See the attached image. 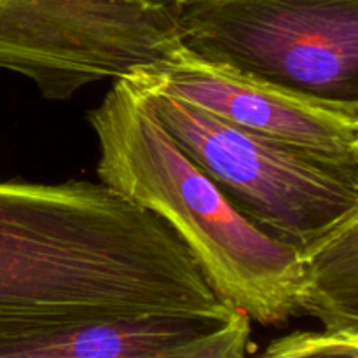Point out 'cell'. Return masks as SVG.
<instances>
[{"label": "cell", "instance_id": "cell-7", "mask_svg": "<svg viewBox=\"0 0 358 358\" xmlns=\"http://www.w3.org/2000/svg\"><path fill=\"white\" fill-rule=\"evenodd\" d=\"M266 357H358L357 336L329 331L294 332L269 345Z\"/></svg>", "mask_w": 358, "mask_h": 358}, {"label": "cell", "instance_id": "cell-3", "mask_svg": "<svg viewBox=\"0 0 358 358\" xmlns=\"http://www.w3.org/2000/svg\"><path fill=\"white\" fill-rule=\"evenodd\" d=\"M177 28L208 62L358 115V0H191Z\"/></svg>", "mask_w": 358, "mask_h": 358}, {"label": "cell", "instance_id": "cell-4", "mask_svg": "<svg viewBox=\"0 0 358 358\" xmlns=\"http://www.w3.org/2000/svg\"><path fill=\"white\" fill-rule=\"evenodd\" d=\"M126 79L143 90L166 91L243 131L318 156L358 161V115L208 62L180 41L163 58L135 69Z\"/></svg>", "mask_w": 358, "mask_h": 358}, {"label": "cell", "instance_id": "cell-5", "mask_svg": "<svg viewBox=\"0 0 358 358\" xmlns=\"http://www.w3.org/2000/svg\"><path fill=\"white\" fill-rule=\"evenodd\" d=\"M299 311L358 338V217L303 255Z\"/></svg>", "mask_w": 358, "mask_h": 358}, {"label": "cell", "instance_id": "cell-2", "mask_svg": "<svg viewBox=\"0 0 358 358\" xmlns=\"http://www.w3.org/2000/svg\"><path fill=\"white\" fill-rule=\"evenodd\" d=\"M136 90L231 205L301 257L358 217V161L243 131L166 91Z\"/></svg>", "mask_w": 358, "mask_h": 358}, {"label": "cell", "instance_id": "cell-1", "mask_svg": "<svg viewBox=\"0 0 358 358\" xmlns=\"http://www.w3.org/2000/svg\"><path fill=\"white\" fill-rule=\"evenodd\" d=\"M90 124L98 177L177 233L213 289L264 325L299 311L303 257L245 219L185 154L126 77L115 79Z\"/></svg>", "mask_w": 358, "mask_h": 358}, {"label": "cell", "instance_id": "cell-6", "mask_svg": "<svg viewBox=\"0 0 358 358\" xmlns=\"http://www.w3.org/2000/svg\"><path fill=\"white\" fill-rule=\"evenodd\" d=\"M70 0H0V51L44 37L62 20Z\"/></svg>", "mask_w": 358, "mask_h": 358}, {"label": "cell", "instance_id": "cell-8", "mask_svg": "<svg viewBox=\"0 0 358 358\" xmlns=\"http://www.w3.org/2000/svg\"><path fill=\"white\" fill-rule=\"evenodd\" d=\"M143 2H159V3H168V6L178 7V6H182V3L191 2V0H143Z\"/></svg>", "mask_w": 358, "mask_h": 358}]
</instances>
